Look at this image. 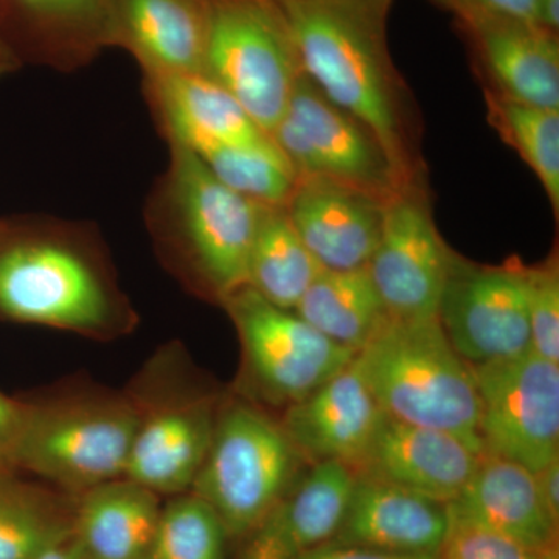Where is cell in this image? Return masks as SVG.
Here are the masks:
<instances>
[{
    "label": "cell",
    "mask_w": 559,
    "mask_h": 559,
    "mask_svg": "<svg viewBox=\"0 0 559 559\" xmlns=\"http://www.w3.org/2000/svg\"><path fill=\"white\" fill-rule=\"evenodd\" d=\"M76 496L0 471V559H38L70 538Z\"/></svg>",
    "instance_id": "24"
},
{
    "label": "cell",
    "mask_w": 559,
    "mask_h": 559,
    "mask_svg": "<svg viewBox=\"0 0 559 559\" xmlns=\"http://www.w3.org/2000/svg\"><path fill=\"white\" fill-rule=\"evenodd\" d=\"M106 0H47L40 28L50 39V50L61 55L91 53L100 47Z\"/></svg>",
    "instance_id": "31"
},
{
    "label": "cell",
    "mask_w": 559,
    "mask_h": 559,
    "mask_svg": "<svg viewBox=\"0 0 559 559\" xmlns=\"http://www.w3.org/2000/svg\"><path fill=\"white\" fill-rule=\"evenodd\" d=\"M540 22L551 32H559V0H539Z\"/></svg>",
    "instance_id": "38"
},
{
    "label": "cell",
    "mask_w": 559,
    "mask_h": 559,
    "mask_svg": "<svg viewBox=\"0 0 559 559\" xmlns=\"http://www.w3.org/2000/svg\"><path fill=\"white\" fill-rule=\"evenodd\" d=\"M322 271L285 205H263L250 249L246 286L275 307L294 311Z\"/></svg>",
    "instance_id": "26"
},
{
    "label": "cell",
    "mask_w": 559,
    "mask_h": 559,
    "mask_svg": "<svg viewBox=\"0 0 559 559\" xmlns=\"http://www.w3.org/2000/svg\"><path fill=\"white\" fill-rule=\"evenodd\" d=\"M384 417L353 359L307 399L286 407L280 425L308 465L337 462L355 471Z\"/></svg>",
    "instance_id": "17"
},
{
    "label": "cell",
    "mask_w": 559,
    "mask_h": 559,
    "mask_svg": "<svg viewBox=\"0 0 559 559\" xmlns=\"http://www.w3.org/2000/svg\"><path fill=\"white\" fill-rule=\"evenodd\" d=\"M294 312L355 355L390 319L367 267L322 271Z\"/></svg>",
    "instance_id": "25"
},
{
    "label": "cell",
    "mask_w": 559,
    "mask_h": 559,
    "mask_svg": "<svg viewBox=\"0 0 559 559\" xmlns=\"http://www.w3.org/2000/svg\"><path fill=\"white\" fill-rule=\"evenodd\" d=\"M447 509L451 521L491 530L539 554L557 550L558 524L544 506L535 473L520 463L481 454Z\"/></svg>",
    "instance_id": "20"
},
{
    "label": "cell",
    "mask_w": 559,
    "mask_h": 559,
    "mask_svg": "<svg viewBox=\"0 0 559 559\" xmlns=\"http://www.w3.org/2000/svg\"><path fill=\"white\" fill-rule=\"evenodd\" d=\"M439 559H557V550L539 554L516 540L468 522L451 521Z\"/></svg>",
    "instance_id": "32"
},
{
    "label": "cell",
    "mask_w": 559,
    "mask_h": 559,
    "mask_svg": "<svg viewBox=\"0 0 559 559\" xmlns=\"http://www.w3.org/2000/svg\"><path fill=\"white\" fill-rule=\"evenodd\" d=\"M454 255L433 219L426 176L411 180L385 202L380 242L367 264L390 319H437Z\"/></svg>",
    "instance_id": "13"
},
{
    "label": "cell",
    "mask_w": 559,
    "mask_h": 559,
    "mask_svg": "<svg viewBox=\"0 0 559 559\" xmlns=\"http://www.w3.org/2000/svg\"><path fill=\"white\" fill-rule=\"evenodd\" d=\"M479 457L450 432L385 415L353 473L448 506L468 484Z\"/></svg>",
    "instance_id": "18"
},
{
    "label": "cell",
    "mask_w": 559,
    "mask_h": 559,
    "mask_svg": "<svg viewBox=\"0 0 559 559\" xmlns=\"http://www.w3.org/2000/svg\"><path fill=\"white\" fill-rule=\"evenodd\" d=\"M305 465L280 419L237 396L221 403L212 443L190 492L218 514L230 540H245Z\"/></svg>",
    "instance_id": "6"
},
{
    "label": "cell",
    "mask_w": 559,
    "mask_h": 559,
    "mask_svg": "<svg viewBox=\"0 0 559 559\" xmlns=\"http://www.w3.org/2000/svg\"><path fill=\"white\" fill-rule=\"evenodd\" d=\"M355 362L385 415L450 432L481 454L473 373L439 319H389Z\"/></svg>",
    "instance_id": "4"
},
{
    "label": "cell",
    "mask_w": 559,
    "mask_h": 559,
    "mask_svg": "<svg viewBox=\"0 0 559 559\" xmlns=\"http://www.w3.org/2000/svg\"><path fill=\"white\" fill-rule=\"evenodd\" d=\"M271 139L297 179L325 176L384 201L414 180L396 167L367 124L334 105L305 75Z\"/></svg>",
    "instance_id": "10"
},
{
    "label": "cell",
    "mask_w": 559,
    "mask_h": 559,
    "mask_svg": "<svg viewBox=\"0 0 559 559\" xmlns=\"http://www.w3.org/2000/svg\"><path fill=\"white\" fill-rule=\"evenodd\" d=\"M384 200L348 183L307 176L286 202L297 234L325 271L367 267L380 242Z\"/></svg>",
    "instance_id": "15"
},
{
    "label": "cell",
    "mask_w": 559,
    "mask_h": 559,
    "mask_svg": "<svg viewBox=\"0 0 559 559\" xmlns=\"http://www.w3.org/2000/svg\"><path fill=\"white\" fill-rule=\"evenodd\" d=\"M160 496L119 477L76 496L72 538L92 559H146Z\"/></svg>",
    "instance_id": "23"
},
{
    "label": "cell",
    "mask_w": 559,
    "mask_h": 559,
    "mask_svg": "<svg viewBox=\"0 0 559 559\" xmlns=\"http://www.w3.org/2000/svg\"><path fill=\"white\" fill-rule=\"evenodd\" d=\"M437 319L452 347L469 366L532 352L527 264L520 257L500 264H480L455 252Z\"/></svg>",
    "instance_id": "12"
},
{
    "label": "cell",
    "mask_w": 559,
    "mask_h": 559,
    "mask_svg": "<svg viewBox=\"0 0 559 559\" xmlns=\"http://www.w3.org/2000/svg\"><path fill=\"white\" fill-rule=\"evenodd\" d=\"M481 91L489 127L535 173L558 218L559 109L524 105L507 100L492 92Z\"/></svg>",
    "instance_id": "27"
},
{
    "label": "cell",
    "mask_w": 559,
    "mask_h": 559,
    "mask_svg": "<svg viewBox=\"0 0 559 559\" xmlns=\"http://www.w3.org/2000/svg\"><path fill=\"white\" fill-rule=\"evenodd\" d=\"M204 75L271 135L304 75L278 0H207Z\"/></svg>",
    "instance_id": "8"
},
{
    "label": "cell",
    "mask_w": 559,
    "mask_h": 559,
    "mask_svg": "<svg viewBox=\"0 0 559 559\" xmlns=\"http://www.w3.org/2000/svg\"><path fill=\"white\" fill-rule=\"evenodd\" d=\"M191 153L219 182L259 204L286 205L296 187V173L274 140L263 146L207 145Z\"/></svg>",
    "instance_id": "28"
},
{
    "label": "cell",
    "mask_w": 559,
    "mask_h": 559,
    "mask_svg": "<svg viewBox=\"0 0 559 559\" xmlns=\"http://www.w3.org/2000/svg\"><path fill=\"white\" fill-rule=\"evenodd\" d=\"M207 0H106L100 47L130 51L145 76L202 73Z\"/></svg>",
    "instance_id": "16"
},
{
    "label": "cell",
    "mask_w": 559,
    "mask_h": 559,
    "mask_svg": "<svg viewBox=\"0 0 559 559\" xmlns=\"http://www.w3.org/2000/svg\"><path fill=\"white\" fill-rule=\"evenodd\" d=\"M27 403L0 390V471H14L13 460L24 428Z\"/></svg>",
    "instance_id": "34"
},
{
    "label": "cell",
    "mask_w": 559,
    "mask_h": 559,
    "mask_svg": "<svg viewBox=\"0 0 559 559\" xmlns=\"http://www.w3.org/2000/svg\"><path fill=\"white\" fill-rule=\"evenodd\" d=\"M241 344L242 399L288 407L307 399L355 359L300 316L275 307L249 286L221 304Z\"/></svg>",
    "instance_id": "9"
},
{
    "label": "cell",
    "mask_w": 559,
    "mask_h": 559,
    "mask_svg": "<svg viewBox=\"0 0 559 559\" xmlns=\"http://www.w3.org/2000/svg\"><path fill=\"white\" fill-rule=\"evenodd\" d=\"M139 411L130 392L73 388L27 403L14 471L72 496L124 476Z\"/></svg>",
    "instance_id": "5"
},
{
    "label": "cell",
    "mask_w": 559,
    "mask_h": 559,
    "mask_svg": "<svg viewBox=\"0 0 559 559\" xmlns=\"http://www.w3.org/2000/svg\"><path fill=\"white\" fill-rule=\"evenodd\" d=\"M300 559H439L437 555L393 554V551L349 546L330 540Z\"/></svg>",
    "instance_id": "35"
},
{
    "label": "cell",
    "mask_w": 559,
    "mask_h": 559,
    "mask_svg": "<svg viewBox=\"0 0 559 559\" xmlns=\"http://www.w3.org/2000/svg\"><path fill=\"white\" fill-rule=\"evenodd\" d=\"M481 90L507 100L559 109V38L540 24L455 20Z\"/></svg>",
    "instance_id": "14"
},
{
    "label": "cell",
    "mask_w": 559,
    "mask_h": 559,
    "mask_svg": "<svg viewBox=\"0 0 559 559\" xmlns=\"http://www.w3.org/2000/svg\"><path fill=\"white\" fill-rule=\"evenodd\" d=\"M530 344L540 358L559 364V261L557 250L527 264Z\"/></svg>",
    "instance_id": "30"
},
{
    "label": "cell",
    "mask_w": 559,
    "mask_h": 559,
    "mask_svg": "<svg viewBox=\"0 0 559 559\" xmlns=\"http://www.w3.org/2000/svg\"><path fill=\"white\" fill-rule=\"evenodd\" d=\"M5 64V58L0 57V66Z\"/></svg>",
    "instance_id": "39"
},
{
    "label": "cell",
    "mask_w": 559,
    "mask_h": 559,
    "mask_svg": "<svg viewBox=\"0 0 559 559\" xmlns=\"http://www.w3.org/2000/svg\"><path fill=\"white\" fill-rule=\"evenodd\" d=\"M355 477L344 520L331 540L393 554H439L450 527L447 503Z\"/></svg>",
    "instance_id": "22"
},
{
    "label": "cell",
    "mask_w": 559,
    "mask_h": 559,
    "mask_svg": "<svg viewBox=\"0 0 559 559\" xmlns=\"http://www.w3.org/2000/svg\"><path fill=\"white\" fill-rule=\"evenodd\" d=\"M229 543L218 514L189 491L162 506L146 559H229Z\"/></svg>",
    "instance_id": "29"
},
{
    "label": "cell",
    "mask_w": 559,
    "mask_h": 559,
    "mask_svg": "<svg viewBox=\"0 0 559 559\" xmlns=\"http://www.w3.org/2000/svg\"><path fill=\"white\" fill-rule=\"evenodd\" d=\"M38 559H92L90 555L86 554L76 540L70 536V538L62 540V543L57 544V546L51 547V549L47 550L46 554L40 555Z\"/></svg>",
    "instance_id": "37"
},
{
    "label": "cell",
    "mask_w": 559,
    "mask_h": 559,
    "mask_svg": "<svg viewBox=\"0 0 559 559\" xmlns=\"http://www.w3.org/2000/svg\"><path fill=\"white\" fill-rule=\"evenodd\" d=\"M0 314L100 341L135 325L100 250L53 223L0 245Z\"/></svg>",
    "instance_id": "2"
},
{
    "label": "cell",
    "mask_w": 559,
    "mask_h": 559,
    "mask_svg": "<svg viewBox=\"0 0 559 559\" xmlns=\"http://www.w3.org/2000/svg\"><path fill=\"white\" fill-rule=\"evenodd\" d=\"M454 20H510L540 24L539 0H432Z\"/></svg>",
    "instance_id": "33"
},
{
    "label": "cell",
    "mask_w": 559,
    "mask_h": 559,
    "mask_svg": "<svg viewBox=\"0 0 559 559\" xmlns=\"http://www.w3.org/2000/svg\"><path fill=\"white\" fill-rule=\"evenodd\" d=\"M469 369L479 396L481 454L533 473L558 457L559 364L528 352Z\"/></svg>",
    "instance_id": "11"
},
{
    "label": "cell",
    "mask_w": 559,
    "mask_h": 559,
    "mask_svg": "<svg viewBox=\"0 0 559 559\" xmlns=\"http://www.w3.org/2000/svg\"><path fill=\"white\" fill-rule=\"evenodd\" d=\"M304 75L370 128L409 179L426 176L417 105L389 49L393 0H278Z\"/></svg>",
    "instance_id": "1"
},
{
    "label": "cell",
    "mask_w": 559,
    "mask_h": 559,
    "mask_svg": "<svg viewBox=\"0 0 559 559\" xmlns=\"http://www.w3.org/2000/svg\"><path fill=\"white\" fill-rule=\"evenodd\" d=\"M139 411L124 476L160 498L189 492L212 443L221 403L194 385L182 349H162L128 389Z\"/></svg>",
    "instance_id": "7"
},
{
    "label": "cell",
    "mask_w": 559,
    "mask_h": 559,
    "mask_svg": "<svg viewBox=\"0 0 559 559\" xmlns=\"http://www.w3.org/2000/svg\"><path fill=\"white\" fill-rule=\"evenodd\" d=\"M539 495L551 520L559 524V455L535 473Z\"/></svg>",
    "instance_id": "36"
},
{
    "label": "cell",
    "mask_w": 559,
    "mask_h": 559,
    "mask_svg": "<svg viewBox=\"0 0 559 559\" xmlns=\"http://www.w3.org/2000/svg\"><path fill=\"white\" fill-rule=\"evenodd\" d=\"M355 473L337 462L310 465L245 539L238 559H300L336 536Z\"/></svg>",
    "instance_id": "19"
},
{
    "label": "cell",
    "mask_w": 559,
    "mask_h": 559,
    "mask_svg": "<svg viewBox=\"0 0 559 559\" xmlns=\"http://www.w3.org/2000/svg\"><path fill=\"white\" fill-rule=\"evenodd\" d=\"M145 91L170 145L197 151L272 142L229 92L202 73L145 76Z\"/></svg>",
    "instance_id": "21"
},
{
    "label": "cell",
    "mask_w": 559,
    "mask_h": 559,
    "mask_svg": "<svg viewBox=\"0 0 559 559\" xmlns=\"http://www.w3.org/2000/svg\"><path fill=\"white\" fill-rule=\"evenodd\" d=\"M170 151L150 202L151 235L167 266L191 290L221 305L246 286L263 204L224 186L191 151Z\"/></svg>",
    "instance_id": "3"
}]
</instances>
